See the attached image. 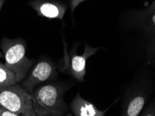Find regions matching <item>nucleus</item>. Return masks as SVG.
Here are the masks:
<instances>
[{
    "label": "nucleus",
    "mask_w": 155,
    "mask_h": 116,
    "mask_svg": "<svg viewBox=\"0 0 155 116\" xmlns=\"http://www.w3.org/2000/svg\"><path fill=\"white\" fill-rule=\"evenodd\" d=\"M6 0H0V11H1V9L2 8V6L4 5V2H5Z\"/></svg>",
    "instance_id": "nucleus-16"
},
{
    "label": "nucleus",
    "mask_w": 155,
    "mask_h": 116,
    "mask_svg": "<svg viewBox=\"0 0 155 116\" xmlns=\"http://www.w3.org/2000/svg\"><path fill=\"white\" fill-rule=\"evenodd\" d=\"M139 116H155V98L150 102Z\"/></svg>",
    "instance_id": "nucleus-12"
},
{
    "label": "nucleus",
    "mask_w": 155,
    "mask_h": 116,
    "mask_svg": "<svg viewBox=\"0 0 155 116\" xmlns=\"http://www.w3.org/2000/svg\"><path fill=\"white\" fill-rule=\"evenodd\" d=\"M69 85L50 83L38 86L31 93L33 110L37 116H67L64 94Z\"/></svg>",
    "instance_id": "nucleus-1"
},
{
    "label": "nucleus",
    "mask_w": 155,
    "mask_h": 116,
    "mask_svg": "<svg viewBox=\"0 0 155 116\" xmlns=\"http://www.w3.org/2000/svg\"><path fill=\"white\" fill-rule=\"evenodd\" d=\"M87 1V0H71L70 2V9L71 12L73 14L74 12V11L76 10V8L78 7V6H79L81 3H83V2Z\"/></svg>",
    "instance_id": "nucleus-14"
},
{
    "label": "nucleus",
    "mask_w": 155,
    "mask_h": 116,
    "mask_svg": "<svg viewBox=\"0 0 155 116\" xmlns=\"http://www.w3.org/2000/svg\"><path fill=\"white\" fill-rule=\"evenodd\" d=\"M148 56L150 62L155 66V35L152 36L148 47Z\"/></svg>",
    "instance_id": "nucleus-11"
},
{
    "label": "nucleus",
    "mask_w": 155,
    "mask_h": 116,
    "mask_svg": "<svg viewBox=\"0 0 155 116\" xmlns=\"http://www.w3.org/2000/svg\"><path fill=\"white\" fill-rule=\"evenodd\" d=\"M139 27L151 36L155 35V2L140 13Z\"/></svg>",
    "instance_id": "nucleus-9"
},
{
    "label": "nucleus",
    "mask_w": 155,
    "mask_h": 116,
    "mask_svg": "<svg viewBox=\"0 0 155 116\" xmlns=\"http://www.w3.org/2000/svg\"><path fill=\"white\" fill-rule=\"evenodd\" d=\"M17 83L15 74L5 64L0 63V86Z\"/></svg>",
    "instance_id": "nucleus-10"
},
{
    "label": "nucleus",
    "mask_w": 155,
    "mask_h": 116,
    "mask_svg": "<svg viewBox=\"0 0 155 116\" xmlns=\"http://www.w3.org/2000/svg\"><path fill=\"white\" fill-rule=\"evenodd\" d=\"M0 116H2V114H1V112H0Z\"/></svg>",
    "instance_id": "nucleus-17"
},
{
    "label": "nucleus",
    "mask_w": 155,
    "mask_h": 116,
    "mask_svg": "<svg viewBox=\"0 0 155 116\" xmlns=\"http://www.w3.org/2000/svg\"><path fill=\"white\" fill-rule=\"evenodd\" d=\"M58 76L56 65L47 59L40 60L31 70L28 77L22 82V86L29 94L40 84L52 81Z\"/></svg>",
    "instance_id": "nucleus-6"
},
{
    "label": "nucleus",
    "mask_w": 155,
    "mask_h": 116,
    "mask_svg": "<svg viewBox=\"0 0 155 116\" xmlns=\"http://www.w3.org/2000/svg\"><path fill=\"white\" fill-rule=\"evenodd\" d=\"M22 116H37L35 113V111L33 110V106H32V102L29 104L27 106L26 108L25 109L23 113H22Z\"/></svg>",
    "instance_id": "nucleus-13"
},
{
    "label": "nucleus",
    "mask_w": 155,
    "mask_h": 116,
    "mask_svg": "<svg viewBox=\"0 0 155 116\" xmlns=\"http://www.w3.org/2000/svg\"><path fill=\"white\" fill-rule=\"evenodd\" d=\"M64 64L61 68V72L74 77L78 81L83 82L85 81L87 61L101 48L93 47L85 44L83 53L81 55H78L76 54V49L71 50L69 54H68L67 45L64 40Z\"/></svg>",
    "instance_id": "nucleus-5"
},
{
    "label": "nucleus",
    "mask_w": 155,
    "mask_h": 116,
    "mask_svg": "<svg viewBox=\"0 0 155 116\" xmlns=\"http://www.w3.org/2000/svg\"><path fill=\"white\" fill-rule=\"evenodd\" d=\"M5 65L15 74L16 83L24 80L32 67L34 61L26 56L25 41L22 38L4 37L1 41Z\"/></svg>",
    "instance_id": "nucleus-2"
},
{
    "label": "nucleus",
    "mask_w": 155,
    "mask_h": 116,
    "mask_svg": "<svg viewBox=\"0 0 155 116\" xmlns=\"http://www.w3.org/2000/svg\"><path fill=\"white\" fill-rule=\"evenodd\" d=\"M31 102V95L22 86H0V108L20 115Z\"/></svg>",
    "instance_id": "nucleus-4"
},
{
    "label": "nucleus",
    "mask_w": 155,
    "mask_h": 116,
    "mask_svg": "<svg viewBox=\"0 0 155 116\" xmlns=\"http://www.w3.org/2000/svg\"><path fill=\"white\" fill-rule=\"evenodd\" d=\"M119 98L116 99L112 104H110L105 110H99L92 102L83 99L79 92L71 102L70 108L74 116H104L110 108L117 102Z\"/></svg>",
    "instance_id": "nucleus-8"
},
{
    "label": "nucleus",
    "mask_w": 155,
    "mask_h": 116,
    "mask_svg": "<svg viewBox=\"0 0 155 116\" xmlns=\"http://www.w3.org/2000/svg\"><path fill=\"white\" fill-rule=\"evenodd\" d=\"M29 5L38 15L48 19L62 20L67 9L66 4L58 0H34Z\"/></svg>",
    "instance_id": "nucleus-7"
},
{
    "label": "nucleus",
    "mask_w": 155,
    "mask_h": 116,
    "mask_svg": "<svg viewBox=\"0 0 155 116\" xmlns=\"http://www.w3.org/2000/svg\"><path fill=\"white\" fill-rule=\"evenodd\" d=\"M152 91L150 79H143L130 86L124 95L121 116H139Z\"/></svg>",
    "instance_id": "nucleus-3"
},
{
    "label": "nucleus",
    "mask_w": 155,
    "mask_h": 116,
    "mask_svg": "<svg viewBox=\"0 0 155 116\" xmlns=\"http://www.w3.org/2000/svg\"><path fill=\"white\" fill-rule=\"evenodd\" d=\"M0 112H1L2 116H20V115H18L16 113L10 112V111H6L5 109L0 108Z\"/></svg>",
    "instance_id": "nucleus-15"
}]
</instances>
